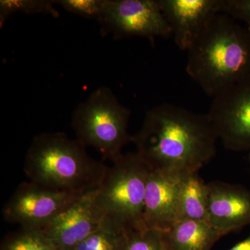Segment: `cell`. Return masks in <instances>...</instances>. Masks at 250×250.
<instances>
[{
	"instance_id": "d6986e66",
	"label": "cell",
	"mask_w": 250,
	"mask_h": 250,
	"mask_svg": "<svg viewBox=\"0 0 250 250\" xmlns=\"http://www.w3.org/2000/svg\"><path fill=\"white\" fill-rule=\"evenodd\" d=\"M54 4L64 9L89 19L101 21L106 8V0H57Z\"/></svg>"
},
{
	"instance_id": "ac0fdd59",
	"label": "cell",
	"mask_w": 250,
	"mask_h": 250,
	"mask_svg": "<svg viewBox=\"0 0 250 250\" xmlns=\"http://www.w3.org/2000/svg\"><path fill=\"white\" fill-rule=\"evenodd\" d=\"M123 250H169L164 233L143 229L126 231Z\"/></svg>"
},
{
	"instance_id": "30bf717a",
	"label": "cell",
	"mask_w": 250,
	"mask_h": 250,
	"mask_svg": "<svg viewBox=\"0 0 250 250\" xmlns=\"http://www.w3.org/2000/svg\"><path fill=\"white\" fill-rule=\"evenodd\" d=\"M181 50L188 51L220 11V0H158Z\"/></svg>"
},
{
	"instance_id": "5bb4252c",
	"label": "cell",
	"mask_w": 250,
	"mask_h": 250,
	"mask_svg": "<svg viewBox=\"0 0 250 250\" xmlns=\"http://www.w3.org/2000/svg\"><path fill=\"white\" fill-rule=\"evenodd\" d=\"M180 219L208 222V188L198 172L184 177L179 192Z\"/></svg>"
},
{
	"instance_id": "ffe728a7",
	"label": "cell",
	"mask_w": 250,
	"mask_h": 250,
	"mask_svg": "<svg viewBox=\"0 0 250 250\" xmlns=\"http://www.w3.org/2000/svg\"><path fill=\"white\" fill-rule=\"evenodd\" d=\"M220 11L233 19L243 21L250 33V0H220Z\"/></svg>"
},
{
	"instance_id": "7c38bea8",
	"label": "cell",
	"mask_w": 250,
	"mask_h": 250,
	"mask_svg": "<svg viewBox=\"0 0 250 250\" xmlns=\"http://www.w3.org/2000/svg\"><path fill=\"white\" fill-rule=\"evenodd\" d=\"M207 188L208 223L223 236L250 225V189L220 181Z\"/></svg>"
},
{
	"instance_id": "ba28073f",
	"label": "cell",
	"mask_w": 250,
	"mask_h": 250,
	"mask_svg": "<svg viewBox=\"0 0 250 250\" xmlns=\"http://www.w3.org/2000/svg\"><path fill=\"white\" fill-rule=\"evenodd\" d=\"M208 114L224 147L250 152V79L214 97Z\"/></svg>"
},
{
	"instance_id": "9a60e30c",
	"label": "cell",
	"mask_w": 250,
	"mask_h": 250,
	"mask_svg": "<svg viewBox=\"0 0 250 250\" xmlns=\"http://www.w3.org/2000/svg\"><path fill=\"white\" fill-rule=\"evenodd\" d=\"M126 230L106 219L98 231L75 248V250H123Z\"/></svg>"
},
{
	"instance_id": "7402d4cb",
	"label": "cell",
	"mask_w": 250,
	"mask_h": 250,
	"mask_svg": "<svg viewBox=\"0 0 250 250\" xmlns=\"http://www.w3.org/2000/svg\"><path fill=\"white\" fill-rule=\"evenodd\" d=\"M249 163H250V152L249 154Z\"/></svg>"
},
{
	"instance_id": "277c9868",
	"label": "cell",
	"mask_w": 250,
	"mask_h": 250,
	"mask_svg": "<svg viewBox=\"0 0 250 250\" xmlns=\"http://www.w3.org/2000/svg\"><path fill=\"white\" fill-rule=\"evenodd\" d=\"M131 111L120 103L106 87H100L81 103L72 115V126L77 140L100 153L104 160L113 161L122 149L132 143L128 133Z\"/></svg>"
},
{
	"instance_id": "8992f818",
	"label": "cell",
	"mask_w": 250,
	"mask_h": 250,
	"mask_svg": "<svg viewBox=\"0 0 250 250\" xmlns=\"http://www.w3.org/2000/svg\"><path fill=\"white\" fill-rule=\"evenodd\" d=\"M83 194L61 191L34 182H23L3 208L6 221L21 228L42 229Z\"/></svg>"
},
{
	"instance_id": "44dd1931",
	"label": "cell",
	"mask_w": 250,
	"mask_h": 250,
	"mask_svg": "<svg viewBox=\"0 0 250 250\" xmlns=\"http://www.w3.org/2000/svg\"><path fill=\"white\" fill-rule=\"evenodd\" d=\"M229 250H250V235Z\"/></svg>"
},
{
	"instance_id": "9c48e42d",
	"label": "cell",
	"mask_w": 250,
	"mask_h": 250,
	"mask_svg": "<svg viewBox=\"0 0 250 250\" xmlns=\"http://www.w3.org/2000/svg\"><path fill=\"white\" fill-rule=\"evenodd\" d=\"M105 220L96 188L83 194L41 231L57 250H71L98 231Z\"/></svg>"
},
{
	"instance_id": "3957f363",
	"label": "cell",
	"mask_w": 250,
	"mask_h": 250,
	"mask_svg": "<svg viewBox=\"0 0 250 250\" xmlns=\"http://www.w3.org/2000/svg\"><path fill=\"white\" fill-rule=\"evenodd\" d=\"M85 147L65 133L37 135L26 154L24 173L30 182L61 191L84 194L98 188L108 167Z\"/></svg>"
},
{
	"instance_id": "6da1fadb",
	"label": "cell",
	"mask_w": 250,
	"mask_h": 250,
	"mask_svg": "<svg viewBox=\"0 0 250 250\" xmlns=\"http://www.w3.org/2000/svg\"><path fill=\"white\" fill-rule=\"evenodd\" d=\"M132 139L136 153L151 171L184 176L198 172L214 157L218 140L208 113L167 103L146 113Z\"/></svg>"
},
{
	"instance_id": "5b68a950",
	"label": "cell",
	"mask_w": 250,
	"mask_h": 250,
	"mask_svg": "<svg viewBox=\"0 0 250 250\" xmlns=\"http://www.w3.org/2000/svg\"><path fill=\"white\" fill-rule=\"evenodd\" d=\"M98 188V201L106 219L126 231L143 225L146 187L151 170L137 153L117 157Z\"/></svg>"
},
{
	"instance_id": "603a6c76",
	"label": "cell",
	"mask_w": 250,
	"mask_h": 250,
	"mask_svg": "<svg viewBox=\"0 0 250 250\" xmlns=\"http://www.w3.org/2000/svg\"></svg>"
},
{
	"instance_id": "e0dca14e",
	"label": "cell",
	"mask_w": 250,
	"mask_h": 250,
	"mask_svg": "<svg viewBox=\"0 0 250 250\" xmlns=\"http://www.w3.org/2000/svg\"><path fill=\"white\" fill-rule=\"evenodd\" d=\"M54 1L49 0H1L0 27L4 26L7 18L15 13L27 14H47L59 17V12L54 7Z\"/></svg>"
},
{
	"instance_id": "2e32d148",
	"label": "cell",
	"mask_w": 250,
	"mask_h": 250,
	"mask_svg": "<svg viewBox=\"0 0 250 250\" xmlns=\"http://www.w3.org/2000/svg\"><path fill=\"white\" fill-rule=\"evenodd\" d=\"M1 250H58L41 229L21 228L5 240Z\"/></svg>"
},
{
	"instance_id": "4fadbf2b",
	"label": "cell",
	"mask_w": 250,
	"mask_h": 250,
	"mask_svg": "<svg viewBox=\"0 0 250 250\" xmlns=\"http://www.w3.org/2000/svg\"><path fill=\"white\" fill-rule=\"evenodd\" d=\"M164 233L169 250H210L223 237L205 220L180 219Z\"/></svg>"
},
{
	"instance_id": "52a82bcc",
	"label": "cell",
	"mask_w": 250,
	"mask_h": 250,
	"mask_svg": "<svg viewBox=\"0 0 250 250\" xmlns=\"http://www.w3.org/2000/svg\"><path fill=\"white\" fill-rule=\"evenodd\" d=\"M99 23L103 33L117 39L140 36L154 43L156 38L172 35L158 0H106Z\"/></svg>"
},
{
	"instance_id": "7a4b0ae2",
	"label": "cell",
	"mask_w": 250,
	"mask_h": 250,
	"mask_svg": "<svg viewBox=\"0 0 250 250\" xmlns=\"http://www.w3.org/2000/svg\"><path fill=\"white\" fill-rule=\"evenodd\" d=\"M188 52L187 72L210 98L250 79V33L219 14Z\"/></svg>"
},
{
	"instance_id": "8fae6325",
	"label": "cell",
	"mask_w": 250,
	"mask_h": 250,
	"mask_svg": "<svg viewBox=\"0 0 250 250\" xmlns=\"http://www.w3.org/2000/svg\"><path fill=\"white\" fill-rule=\"evenodd\" d=\"M185 176L164 171H151L143 209L145 228L165 232L180 220L179 192Z\"/></svg>"
}]
</instances>
